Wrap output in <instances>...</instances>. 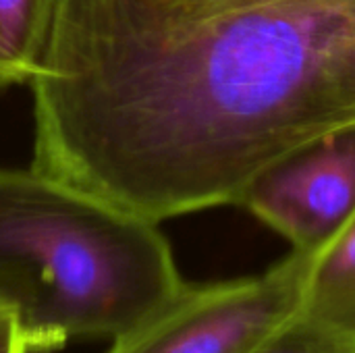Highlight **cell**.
<instances>
[{
  "instance_id": "6da1fadb",
  "label": "cell",
  "mask_w": 355,
  "mask_h": 353,
  "mask_svg": "<svg viewBox=\"0 0 355 353\" xmlns=\"http://www.w3.org/2000/svg\"><path fill=\"white\" fill-rule=\"evenodd\" d=\"M31 169L160 223L355 123V0H58Z\"/></svg>"
},
{
  "instance_id": "7a4b0ae2",
  "label": "cell",
  "mask_w": 355,
  "mask_h": 353,
  "mask_svg": "<svg viewBox=\"0 0 355 353\" xmlns=\"http://www.w3.org/2000/svg\"><path fill=\"white\" fill-rule=\"evenodd\" d=\"M183 287L156 223L35 169L0 171V308L31 353L114 341Z\"/></svg>"
},
{
  "instance_id": "3957f363",
  "label": "cell",
  "mask_w": 355,
  "mask_h": 353,
  "mask_svg": "<svg viewBox=\"0 0 355 353\" xmlns=\"http://www.w3.org/2000/svg\"><path fill=\"white\" fill-rule=\"evenodd\" d=\"M310 254L291 252L258 277L187 285L108 353H252L300 312Z\"/></svg>"
},
{
  "instance_id": "277c9868",
  "label": "cell",
  "mask_w": 355,
  "mask_h": 353,
  "mask_svg": "<svg viewBox=\"0 0 355 353\" xmlns=\"http://www.w3.org/2000/svg\"><path fill=\"white\" fill-rule=\"evenodd\" d=\"M237 206L289 239L295 252H320L355 216V123L268 166Z\"/></svg>"
},
{
  "instance_id": "5b68a950",
  "label": "cell",
  "mask_w": 355,
  "mask_h": 353,
  "mask_svg": "<svg viewBox=\"0 0 355 353\" xmlns=\"http://www.w3.org/2000/svg\"><path fill=\"white\" fill-rule=\"evenodd\" d=\"M297 316L355 350V216L329 246L310 254Z\"/></svg>"
},
{
  "instance_id": "8992f818",
  "label": "cell",
  "mask_w": 355,
  "mask_h": 353,
  "mask_svg": "<svg viewBox=\"0 0 355 353\" xmlns=\"http://www.w3.org/2000/svg\"><path fill=\"white\" fill-rule=\"evenodd\" d=\"M58 0H0V87L31 83Z\"/></svg>"
},
{
  "instance_id": "52a82bcc",
  "label": "cell",
  "mask_w": 355,
  "mask_h": 353,
  "mask_svg": "<svg viewBox=\"0 0 355 353\" xmlns=\"http://www.w3.org/2000/svg\"><path fill=\"white\" fill-rule=\"evenodd\" d=\"M252 353H355L302 316H293Z\"/></svg>"
},
{
  "instance_id": "ba28073f",
  "label": "cell",
  "mask_w": 355,
  "mask_h": 353,
  "mask_svg": "<svg viewBox=\"0 0 355 353\" xmlns=\"http://www.w3.org/2000/svg\"><path fill=\"white\" fill-rule=\"evenodd\" d=\"M0 353H31L10 312L0 308Z\"/></svg>"
}]
</instances>
